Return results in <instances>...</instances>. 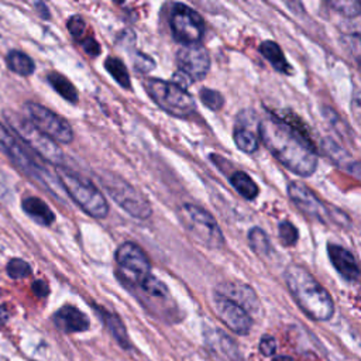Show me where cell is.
<instances>
[{
    "label": "cell",
    "mask_w": 361,
    "mask_h": 361,
    "mask_svg": "<svg viewBox=\"0 0 361 361\" xmlns=\"http://www.w3.org/2000/svg\"><path fill=\"white\" fill-rule=\"evenodd\" d=\"M258 134L267 149L290 172L310 176L317 166V155L310 138L303 137L275 114L258 124Z\"/></svg>",
    "instance_id": "obj_1"
},
{
    "label": "cell",
    "mask_w": 361,
    "mask_h": 361,
    "mask_svg": "<svg viewBox=\"0 0 361 361\" xmlns=\"http://www.w3.org/2000/svg\"><path fill=\"white\" fill-rule=\"evenodd\" d=\"M286 286L305 314L317 322L331 319L334 303L330 293L302 265L290 264L285 269Z\"/></svg>",
    "instance_id": "obj_2"
},
{
    "label": "cell",
    "mask_w": 361,
    "mask_h": 361,
    "mask_svg": "<svg viewBox=\"0 0 361 361\" xmlns=\"http://www.w3.org/2000/svg\"><path fill=\"white\" fill-rule=\"evenodd\" d=\"M0 147L4 149V152L10 157V159L14 162L16 166L20 168V171L31 178L34 182L41 185L44 189H47L54 197L59 200H65V190L58 179V176L47 169V166L38 161L34 154L25 148V145L13 134L10 133L1 123H0Z\"/></svg>",
    "instance_id": "obj_3"
},
{
    "label": "cell",
    "mask_w": 361,
    "mask_h": 361,
    "mask_svg": "<svg viewBox=\"0 0 361 361\" xmlns=\"http://www.w3.org/2000/svg\"><path fill=\"white\" fill-rule=\"evenodd\" d=\"M56 176L65 190V193L89 216L94 219H103L109 214V203L103 193L93 185V182L85 179L79 173L58 166Z\"/></svg>",
    "instance_id": "obj_4"
},
{
    "label": "cell",
    "mask_w": 361,
    "mask_h": 361,
    "mask_svg": "<svg viewBox=\"0 0 361 361\" xmlns=\"http://www.w3.org/2000/svg\"><path fill=\"white\" fill-rule=\"evenodd\" d=\"M4 120L8 127L14 131L18 140L25 144L31 151L39 155L42 159L61 166L63 162V152L58 147L55 141L47 137L42 131H39L28 118L21 116L20 113H14L11 110L4 111Z\"/></svg>",
    "instance_id": "obj_5"
},
{
    "label": "cell",
    "mask_w": 361,
    "mask_h": 361,
    "mask_svg": "<svg viewBox=\"0 0 361 361\" xmlns=\"http://www.w3.org/2000/svg\"><path fill=\"white\" fill-rule=\"evenodd\" d=\"M179 221L189 235L209 250H219L224 245V235L216 219L203 207L185 203L178 210Z\"/></svg>",
    "instance_id": "obj_6"
},
{
    "label": "cell",
    "mask_w": 361,
    "mask_h": 361,
    "mask_svg": "<svg viewBox=\"0 0 361 361\" xmlns=\"http://www.w3.org/2000/svg\"><path fill=\"white\" fill-rule=\"evenodd\" d=\"M144 87L148 96L171 116L188 117L196 109V103L188 90L179 87L173 82L152 78L144 82Z\"/></svg>",
    "instance_id": "obj_7"
},
{
    "label": "cell",
    "mask_w": 361,
    "mask_h": 361,
    "mask_svg": "<svg viewBox=\"0 0 361 361\" xmlns=\"http://www.w3.org/2000/svg\"><path fill=\"white\" fill-rule=\"evenodd\" d=\"M99 178L111 199L130 216L140 220H145L151 216L152 209L145 196L127 180L109 171L102 172Z\"/></svg>",
    "instance_id": "obj_8"
},
{
    "label": "cell",
    "mask_w": 361,
    "mask_h": 361,
    "mask_svg": "<svg viewBox=\"0 0 361 361\" xmlns=\"http://www.w3.org/2000/svg\"><path fill=\"white\" fill-rule=\"evenodd\" d=\"M24 111L28 116V120L52 141L61 144L73 141V130L71 124L48 107L35 102H27L24 104Z\"/></svg>",
    "instance_id": "obj_9"
},
{
    "label": "cell",
    "mask_w": 361,
    "mask_h": 361,
    "mask_svg": "<svg viewBox=\"0 0 361 361\" xmlns=\"http://www.w3.org/2000/svg\"><path fill=\"white\" fill-rule=\"evenodd\" d=\"M116 264L123 282L128 286H137L151 274V264L144 250L133 243H123L116 251Z\"/></svg>",
    "instance_id": "obj_10"
},
{
    "label": "cell",
    "mask_w": 361,
    "mask_h": 361,
    "mask_svg": "<svg viewBox=\"0 0 361 361\" xmlns=\"http://www.w3.org/2000/svg\"><path fill=\"white\" fill-rule=\"evenodd\" d=\"M169 25L173 38L182 45L197 44L204 34V23L202 16L186 4L176 3L171 11Z\"/></svg>",
    "instance_id": "obj_11"
},
{
    "label": "cell",
    "mask_w": 361,
    "mask_h": 361,
    "mask_svg": "<svg viewBox=\"0 0 361 361\" xmlns=\"http://www.w3.org/2000/svg\"><path fill=\"white\" fill-rule=\"evenodd\" d=\"M288 195L292 203L306 216L313 217L319 221L326 223L327 220H334L337 224H341V219H348L344 213H340V210L334 209V212H330L329 207L312 192L310 188H307L305 183L299 180H292L288 185Z\"/></svg>",
    "instance_id": "obj_12"
},
{
    "label": "cell",
    "mask_w": 361,
    "mask_h": 361,
    "mask_svg": "<svg viewBox=\"0 0 361 361\" xmlns=\"http://www.w3.org/2000/svg\"><path fill=\"white\" fill-rule=\"evenodd\" d=\"M176 63L179 72L183 73L190 82L202 80L210 69L209 51L200 44L182 45L176 52Z\"/></svg>",
    "instance_id": "obj_13"
},
{
    "label": "cell",
    "mask_w": 361,
    "mask_h": 361,
    "mask_svg": "<svg viewBox=\"0 0 361 361\" xmlns=\"http://www.w3.org/2000/svg\"><path fill=\"white\" fill-rule=\"evenodd\" d=\"M213 306L216 310V314L219 316V319L234 333L244 336L248 334L252 326V319L251 314L241 307L240 305H237L235 302L214 293L213 298Z\"/></svg>",
    "instance_id": "obj_14"
},
{
    "label": "cell",
    "mask_w": 361,
    "mask_h": 361,
    "mask_svg": "<svg viewBox=\"0 0 361 361\" xmlns=\"http://www.w3.org/2000/svg\"><path fill=\"white\" fill-rule=\"evenodd\" d=\"M216 293L235 302L237 305L244 307L250 314L257 312L259 307L255 292L252 290L251 286H248L245 283L224 282L216 288Z\"/></svg>",
    "instance_id": "obj_15"
},
{
    "label": "cell",
    "mask_w": 361,
    "mask_h": 361,
    "mask_svg": "<svg viewBox=\"0 0 361 361\" xmlns=\"http://www.w3.org/2000/svg\"><path fill=\"white\" fill-rule=\"evenodd\" d=\"M329 258L336 271L347 281H357L360 276V268L355 257L347 248L338 244H327Z\"/></svg>",
    "instance_id": "obj_16"
},
{
    "label": "cell",
    "mask_w": 361,
    "mask_h": 361,
    "mask_svg": "<svg viewBox=\"0 0 361 361\" xmlns=\"http://www.w3.org/2000/svg\"><path fill=\"white\" fill-rule=\"evenodd\" d=\"M55 326L63 333L86 331L90 326L87 316L72 305H65L58 309L52 317Z\"/></svg>",
    "instance_id": "obj_17"
},
{
    "label": "cell",
    "mask_w": 361,
    "mask_h": 361,
    "mask_svg": "<svg viewBox=\"0 0 361 361\" xmlns=\"http://www.w3.org/2000/svg\"><path fill=\"white\" fill-rule=\"evenodd\" d=\"M21 207L24 213L41 226H51L55 221V214L51 207L37 196H28L23 200Z\"/></svg>",
    "instance_id": "obj_18"
},
{
    "label": "cell",
    "mask_w": 361,
    "mask_h": 361,
    "mask_svg": "<svg viewBox=\"0 0 361 361\" xmlns=\"http://www.w3.org/2000/svg\"><path fill=\"white\" fill-rule=\"evenodd\" d=\"M323 149L324 152L329 155V158L340 168H345L347 171L353 172L357 178L360 176L358 172V162L355 159L351 158V155L343 148L340 147L337 142H334L333 140L327 138L323 141Z\"/></svg>",
    "instance_id": "obj_19"
},
{
    "label": "cell",
    "mask_w": 361,
    "mask_h": 361,
    "mask_svg": "<svg viewBox=\"0 0 361 361\" xmlns=\"http://www.w3.org/2000/svg\"><path fill=\"white\" fill-rule=\"evenodd\" d=\"M258 49L262 54V56L274 66L275 71H278L283 75H292L293 73V69H292L290 63L286 61L281 47L275 41H264L259 45Z\"/></svg>",
    "instance_id": "obj_20"
},
{
    "label": "cell",
    "mask_w": 361,
    "mask_h": 361,
    "mask_svg": "<svg viewBox=\"0 0 361 361\" xmlns=\"http://www.w3.org/2000/svg\"><path fill=\"white\" fill-rule=\"evenodd\" d=\"M135 288H138L148 302H166L171 298L166 285L152 274L147 275Z\"/></svg>",
    "instance_id": "obj_21"
},
{
    "label": "cell",
    "mask_w": 361,
    "mask_h": 361,
    "mask_svg": "<svg viewBox=\"0 0 361 361\" xmlns=\"http://www.w3.org/2000/svg\"><path fill=\"white\" fill-rule=\"evenodd\" d=\"M6 63L11 72L20 76H30L35 71V62L32 58L18 49H11L6 55Z\"/></svg>",
    "instance_id": "obj_22"
},
{
    "label": "cell",
    "mask_w": 361,
    "mask_h": 361,
    "mask_svg": "<svg viewBox=\"0 0 361 361\" xmlns=\"http://www.w3.org/2000/svg\"><path fill=\"white\" fill-rule=\"evenodd\" d=\"M230 183L247 200H254L258 196V185L243 171H234L230 176Z\"/></svg>",
    "instance_id": "obj_23"
},
{
    "label": "cell",
    "mask_w": 361,
    "mask_h": 361,
    "mask_svg": "<svg viewBox=\"0 0 361 361\" xmlns=\"http://www.w3.org/2000/svg\"><path fill=\"white\" fill-rule=\"evenodd\" d=\"M48 83L55 89V92L58 94H61L65 100L71 102V103H76L78 102V90L75 87V85L65 78L63 75L58 73V72H49L48 76Z\"/></svg>",
    "instance_id": "obj_24"
},
{
    "label": "cell",
    "mask_w": 361,
    "mask_h": 361,
    "mask_svg": "<svg viewBox=\"0 0 361 361\" xmlns=\"http://www.w3.org/2000/svg\"><path fill=\"white\" fill-rule=\"evenodd\" d=\"M100 313V316L103 317L106 326L109 327L110 333L114 336V338L120 343V345L123 347H128L130 345V341H128V336H127V331H126V327L124 324L121 323L120 317L114 313H110L104 309H99L97 310Z\"/></svg>",
    "instance_id": "obj_25"
},
{
    "label": "cell",
    "mask_w": 361,
    "mask_h": 361,
    "mask_svg": "<svg viewBox=\"0 0 361 361\" xmlns=\"http://www.w3.org/2000/svg\"><path fill=\"white\" fill-rule=\"evenodd\" d=\"M233 140L237 145L238 149H241L243 152H247V154H252L258 149V137L251 131L248 130L247 127H243V126H238L234 128V133H233Z\"/></svg>",
    "instance_id": "obj_26"
},
{
    "label": "cell",
    "mask_w": 361,
    "mask_h": 361,
    "mask_svg": "<svg viewBox=\"0 0 361 361\" xmlns=\"http://www.w3.org/2000/svg\"><path fill=\"white\" fill-rule=\"evenodd\" d=\"M247 238H248V244L251 247V250L259 255V257H265L271 252V241L267 235V233L259 228V227H252L250 228L248 234H247Z\"/></svg>",
    "instance_id": "obj_27"
},
{
    "label": "cell",
    "mask_w": 361,
    "mask_h": 361,
    "mask_svg": "<svg viewBox=\"0 0 361 361\" xmlns=\"http://www.w3.org/2000/svg\"><path fill=\"white\" fill-rule=\"evenodd\" d=\"M104 68L121 87H126V89L131 87L130 75H128V71H127L126 65L123 63V61H120L118 58H114V56H109L104 61Z\"/></svg>",
    "instance_id": "obj_28"
},
{
    "label": "cell",
    "mask_w": 361,
    "mask_h": 361,
    "mask_svg": "<svg viewBox=\"0 0 361 361\" xmlns=\"http://www.w3.org/2000/svg\"><path fill=\"white\" fill-rule=\"evenodd\" d=\"M66 28L71 32L72 38L75 41H78V42H80L86 37H89V34H87V24L85 21V18L82 16H79V14H75V16L68 18Z\"/></svg>",
    "instance_id": "obj_29"
},
{
    "label": "cell",
    "mask_w": 361,
    "mask_h": 361,
    "mask_svg": "<svg viewBox=\"0 0 361 361\" xmlns=\"http://www.w3.org/2000/svg\"><path fill=\"white\" fill-rule=\"evenodd\" d=\"M278 237L285 247H293L298 243L299 231L293 223H290L289 220H283L278 226Z\"/></svg>",
    "instance_id": "obj_30"
},
{
    "label": "cell",
    "mask_w": 361,
    "mask_h": 361,
    "mask_svg": "<svg viewBox=\"0 0 361 361\" xmlns=\"http://www.w3.org/2000/svg\"><path fill=\"white\" fill-rule=\"evenodd\" d=\"M6 272L11 279H23L31 274V265L21 258H13L7 262Z\"/></svg>",
    "instance_id": "obj_31"
},
{
    "label": "cell",
    "mask_w": 361,
    "mask_h": 361,
    "mask_svg": "<svg viewBox=\"0 0 361 361\" xmlns=\"http://www.w3.org/2000/svg\"><path fill=\"white\" fill-rule=\"evenodd\" d=\"M199 97H200L202 103H203L207 109H210V110H213V111L220 110V109L223 107V104H224V97H223V94H221L220 92L213 90V89H209V87L200 89Z\"/></svg>",
    "instance_id": "obj_32"
},
{
    "label": "cell",
    "mask_w": 361,
    "mask_h": 361,
    "mask_svg": "<svg viewBox=\"0 0 361 361\" xmlns=\"http://www.w3.org/2000/svg\"><path fill=\"white\" fill-rule=\"evenodd\" d=\"M329 6L344 17H357L360 14V4L354 0H333Z\"/></svg>",
    "instance_id": "obj_33"
},
{
    "label": "cell",
    "mask_w": 361,
    "mask_h": 361,
    "mask_svg": "<svg viewBox=\"0 0 361 361\" xmlns=\"http://www.w3.org/2000/svg\"><path fill=\"white\" fill-rule=\"evenodd\" d=\"M137 56L133 59V63H134V68L138 71V72H149L154 69L155 66V62L151 56L145 55V54H141V52H137L135 54Z\"/></svg>",
    "instance_id": "obj_34"
},
{
    "label": "cell",
    "mask_w": 361,
    "mask_h": 361,
    "mask_svg": "<svg viewBox=\"0 0 361 361\" xmlns=\"http://www.w3.org/2000/svg\"><path fill=\"white\" fill-rule=\"evenodd\" d=\"M259 351L262 355L265 357H271L275 354L276 351V341L274 337L271 336H264L261 340H259Z\"/></svg>",
    "instance_id": "obj_35"
},
{
    "label": "cell",
    "mask_w": 361,
    "mask_h": 361,
    "mask_svg": "<svg viewBox=\"0 0 361 361\" xmlns=\"http://www.w3.org/2000/svg\"><path fill=\"white\" fill-rule=\"evenodd\" d=\"M79 44H80V47L83 48V51H85L89 56H92V58H94V56H97V55L100 54V45L97 44V41H96L92 35L86 37V38H85L83 41H80Z\"/></svg>",
    "instance_id": "obj_36"
},
{
    "label": "cell",
    "mask_w": 361,
    "mask_h": 361,
    "mask_svg": "<svg viewBox=\"0 0 361 361\" xmlns=\"http://www.w3.org/2000/svg\"><path fill=\"white\" fill-rule=\"evenodd\" d=\"M32 290H34V293H35L37 296L44 298V296L48 295L49 288H48L47 282H44V281H35V282L32 283Z\"/></svg>",
    "instance_id": "obj_37"
},
{
    "label": "cell",
    "mask_w": 361,
    "mask_h": 361,
    "mask_svg": "<svg viewBox=\"0 0 361 361\" xmlns=\"http://www.w3.org/2000/svg\"><path fill=\"white\" fill-rule=\"evenodd\" d=\"M35 7L38 10V14L42 18H49V13H48V7L44 3H35Z\"/></svg>",
    "instance_id": "obj_38"
},
{
    "label": "cell",
    "mask_w": 361,
    "mask_h": 361,
    "mask_svg": "<svg viewBox=\"0 0 361 361\" xmlns=\"http://www.w3.org/2000/svg\"><path fill=\"white\" fill-rule=\"evenodd\" d=\"M272 361H293L289 355H276L272 358Z\"/></svg>",
    "instance_id": "obj_39"
}]
</instances>
